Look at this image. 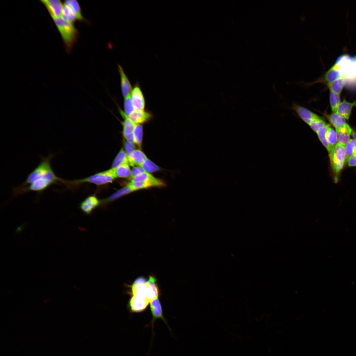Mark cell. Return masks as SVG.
Wrapping results in <instances>:
<instances>
[{
    "instance_id": "ba28073f",
    "label": "cell",
    "mask_w": 356,
    "mask_h": 356,
    "mask_svg": "<svg viewBox=\"0 0 356 356\" xmlns=\"http://www.w3.org/2000/svg\"><path fill=\"white\" fill-rule=\"evenodd\" d=\"M196 272H212L227 277L229 280L243 281L249 279L243 269L231 265L220 258L212 260L196 269Z\"/></svg>"
},
{
    "instance_id": "2e32d148",
    "label": "cell",
    "mask_w": 356,
    "mask_h": 356,
    "mask_svg": "<svg viewBox=\"0 0 356 356\" xmlns=\"http://www.w3.org/2000/svg\"><path fill=\"white\" fill-rule=\"evenodd\" d=\"M214 190L212 186H204L200 197L202 216L212 221L214 209Z\"/></svg>"
},
{
    "instance_id": "9a60e30c",
    "label": "cell",
    "mask_w": 356,
    "mask_h": 356,
    "mask_svg": "<svg viewBox=\"0 0 356 356\" xmlns=\"http://www.w3.org/2000/svg\"><path fill=\"white\" fill-rule=\"evenodd\" d=\"M188 245L193 246L191 234L185 222H182L170 240L167 252L172 254L178 249Z\"/></svg>"
},
{
    "instance_id": "d6986e66",
    "label": "cell",
    "mask_w": 356,
    "mask_h": 356,
    "mask_svg": "<svg viewBox=\"0 0 356 356\" xmlns=\"http://www.w3.org/2000/svg\"><path fill=\"white\" fill-rule=\"evenodd\" d=\"M185 160L187 172L192 176L203 164L198 154L196 142L186 148Z\"/></svg>"
},
{
    "instance_id": "6da1fadb",
    "label": "cell",
    "mask_w": 356,
    "mask_h": 356,
    "mask_svg": "<svg viewBox=\"0 0 356 356\" xmlns=\"http://www.w3.org/2000/svg\"><path fill=\"white\" fill-rule=\"evenodd\" d=\"M81 232L74 230L69 234L60 233L61 242L55 250L41 264L32 278L21 281L18 291L26 294L45 287L60 292L81 277H93L100 280L101 270L86 265L78 251L77 242Z\"/></svg>"
},
{
    "instance_id": "8992f818",
    "label": "cell",
    "mask_w": 356,
    "mask_h": 356,
    "mask_svg": "<svg viewBox=\"0 0 356 356\" xmlns=\"http://www.w3.org/2000/svg\"><path fill=\"white\" fill-rule=\"evenodd\" d=\"M201 287L190 276L188 279L178 284L162 296L151 300L149 312L158 313L163 306Z\"/></svg>"
},
{
    "instance_id": "7a4b0ae2",
    "label": "cell",
    "mask_w": 356,
    "mask_h": 356,
    "mask_svg": "<svg viewBox=\"0 0 356 356\" xmlns=\"http://www.w3.org/2000/svg\"><path fill=\"white\" fill-rule=\"evenodd\" d=\"M102 78L108 72L117 52L116 44L107 35L92 25L79 27Z\"/></svg>"
},
{
    "instance_id": "9c48e42d",
    "label": "cell",
    "mask_w": 356,
    "mask_h": 356,
    "mask_svg": "<svg viewBox=\"0 0 356 356\" xmlns=\"http://www.w3.org/2000/svg\"><path fill=\"white\" fill-rule=\"evenodd\" d=\"M196 147L203 164L216 166L217 149L215 141L208 130H204L199 134L196 141Z\"/></svg>"
},
{
    "instance_id": "ffe728a7",
    "label": "cell",
    "mask_w": 356,
    "mask_h": 356,
    "mask_svg": "<svg viewBox=\"0 0 356 356\" xmlns=\"http://www.w3.org/2000/svg\"><path fill=\"white\" fill-rule=\"evenodd\" d=\"M184 215L186 225L191 234H192L203 223L201 216L194 214L185 209Z\"/></svg>"
},
{
    "instance_id": "44dd1931",
    "label": "cell",
    "mask_w": 356,
    "mask_h": 356,
    "mask_svg": "<svg viewBox=\"0 0 356 356\" xmlns=\"http://www.w3.org/2000/svg\"><path fill=\"white\" fill-rule=\"evenodd\" d=\"M219 258L214 252L210 249H202L199 252L196 258L195 267L196 270L209 261Z\"/></svg>"
},
{
    "instance_id": "4fadbf2b",
    "label": "cell",
    "mask_w": 356,
    "mask_h": 356,
    "mask_svg": "<svg viewBox=\"0 0 356 356\" xmlns=\"http://www.w3.org/2000/svg\"><path fill=\"white\" fill-rule=\"evenodd\" d=\"M169 254L175 267H195L196 266L197 256L192 245L183 247L173 253Z\"/></svg>"
},
{
    "instance_id": "3957f363",
    "label": "cell",
    "mask_w": 356,
    "mask_h": 356,
    "mask_svg": "<svg viewBox=\"0 0 356 356\" xmlns=\"http://www.w3.org/2000/svg\"><path fill=\"white\" fill-rule=\"evenodd\" d=\"M175 267L169 253L149 258L128 267L107 270L109 285L126 274L142 276L146 278L158 277L169 272Z\"/></svg>"
},
{
    "instance_id": "ac0fdd59",
    "label": "cell",
    "mask_w": 356,
    "mask_h": 356,
    "mask_svg": "<svg viewBox=\"0 0 356 356\" xmlns=\"http://www.w3.org/2000/svg\"><path fill=\"white\" fill-rule=\"evenodd\" d=\"M210 250L224 260L236 257L240 255L237 248L222 237L216 242Z\"/></svg>"
},
{
    "instance_id": "30bf717a",
    "label": "cell",
    "mask_w": 356,
    "mask_h": 356,
    "mask_svg": "<svg viewBox=\"0 0 356 356\" xmlns=\"http://www.w3.org/2000/svg\"><path fill=\"white\" fill-rule=\"evenodd\" d=\"M177 101L180 114L181 131L182 139L185 146L187 148L196 142L199 134L195 124L183 100L178 97Z\"/></svg>"
},
{
    "instance_id": "5b68a950",
    "label": "cell",
    "mask_w": 356,
    "mask_h": 356,
    "mask_svg": "<svg viewBox=\"0 0 356 356\" xmlns=\"http://www.w3.org/2000/svg\"><path fill=\"white\" fill-rule=\"evenodd\" d=\"M151 300L142 293H135L130 296L119 307V312L130 322L137 321L140 316L149 312Z\"/></svg>"
},
{
    "instance_id": "e0dca14e",
    "label": "cell",
    "mask_w": 356,
    "mask_h": 356,
    "mask_svg": "<svg viewBox=\"0 0 356 356\" xmlns=\"http://www.w3.org/2000/svg\"><path fill=\"white\" fill-rule=\"evenodd\" d=\"M91 25L108 36L116 30L114 24L110 18L103 11L96 6Z\"/></svg>"
},
{
    "instance_id": "8fae6325",
    "label": "cell",
    "mask_w": 356,
    "mask_h": 356,
    "mask_svg": "<svg viewBox=\"0 0 356 356\" xmlns=\"http://www.w3.org/2000/svg\"><path fill=\"white\" fill-rule=\"evenodd\" d=\"M227 176L224 170L217 166L202 164L192 177L203 186H212L223 180Z\"/></svg>"
},
{
    "instance_id": "52a82bcc",
    "label": "cell",
    "mask_w": 356,
    "mask_h": 356,
    "mask_svg": "<svg viewBox=\"0 0 356 356\" xmlns=\"http://www.w3.org/2000/svg\"><path fill=\"white\" fill-rule=\"evenodd\" d=\"M61 2L67 8L78 27L91 25L95 9L89 0H62Z\"/></svg>"
},
{
    "instance_id": "5bb4252c",
    "label": "cell",
    "mask_w": 356,
    "mask_h": 356,
    "mask_svg": "<svg viewBox=\"0 0 356 356\" xmlns=\"http://www.w3.org/2000/svg\"><path fill=\"white\" fill-rule=\"evenodd\" d=\"M95 6L103 11L110 18L114 24L116 30L119 31L126 30V27L123 22L120 8L115 0H98Z\"/></svg>"
},
{
    "instance_id": "7c38bea8",
    "label": "cell",
    "mask_w": 356,
    "mask_h": 356,
    "mask_svg": "<svg viewBox=\"0 0 356 356\" xmlns=\"http://www.w3.org/2000/svg\"><path fill=\"white\" fill-rule=\"evenodd\" d=\"M192 243L196 249H210L221 238L218 231L210 224H202L192 234Z\"/></svg>"
},
{
    "instance_id": "277c9868",
    "label": "cell",
    "mask_w": 356,
    "mask_h": 356,
    "mask_svg": "<svg viewBox=\"0 0 356 356\" xmlns=\"http://www.w3.org/2000/svg\"><path fill=\"white\" fill-rule=\"evenodd\" d=\"M180 170L185 180L182 183L184 190L183 202L185 208L198 216H202L201 209L200 197L204 186L197 182L189 175L182 164L179 165Z\"/></svg>"
}]
</instances>
